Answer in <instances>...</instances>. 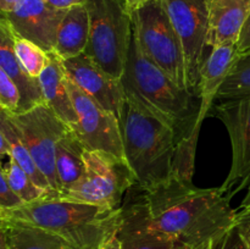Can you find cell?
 I'll return each mask as SVG.
<instances>
[{
  "label": "cell",
  "instance_id": "cell-20",
  "mask_svg": "<svg viewBox=\"0 0 250 249\" xmlns=\"http://www.w3.org/2000/svg\"><path fill=\"white\" fill-rule=\"evenodd\" d=\"M0 249H75L51 232L5 220H0Z\"/></svg>",
  "mask_w": 250,
  "mask_h": 249
},
{
  "label": "cell",
  "instance_id": "cell-23",
  "mask_svg": "<svg viewBox=\"0 0 250 249\" xmlns=\"http://www.w3.org/2000/svg\"><path fill=\"white\" fill-rule=\"evenodd\" d=\"M0 173L5 176L10 187L15 190V193L20 195L22 200L26 203L36 202L44 197L51 194H58L54 190H46L39 187L33 180L28 176V173L16 163L12 158H9L7 164L1 167Z\"/></svg>",
  "mask_w": 250,
  "mask_h": 249
},
{
  "label": "cell",
  "instance_id": "cell-19",
  "mask_svg": "<svg viewBox=\"0 0 250 249\" xmlns=\"http://www.w3.org/2000/svg\"><path fill=\"white\" fill-rule=\"evenodd\" d=\"M89 15L85 5L70 7L59 27L54 51L62 60L84 54L89 42Z\"/></svg>",
  "mask_w": 250,
  "mask_h": 249
},
{
  "label": "cell",
  "instance_id": "cell-14",
  "mask_svg": "<svg viewBox=\"0 0 250 249\" xmlns=\"http://www.w3.org/2000/svg\"><path fill=\"white\" fill-rule=\"evenodd\" d=\"M15 33L10 22L1 16L0 20V68L11 78L21 94L17 114L26 112L39 105L45 104L41 83L26 71L15 53Z\"/></svg>",
  "mask_w": 250,
  "mask_h": 249
},
{
  "label": "cell",
  "instance_id": "cell-8",
  "mask_svg": "<svg viewBox=\"0 0 250 249\" xmlns=\"http://www.w3.org/2000/svg\"><path fill=\"white\" fill-rule=\"evenodd\" d=\"M170 21L182 44L190 92L198 93L200 72L209 56V7L208 0H164Z\"/></svg>",
  "mask_w": 250,
  "mask_h": 249
},
{
  "label": "cell",
  "instance_id": "cell-30",
  "mask_svg": "<svg viewBox=\"0 0 250 249\" xmlns=\"http://www.w3.org/2000/svg\"><path fill=\"white\" fill-rule=\"evenodd\" d=\"M236 48L239 55L250 54V15L242 28L239 38L236 43Z\"/></svg>",
  "mask_w": 250,
  "mask_h": 249
},
{
  "label": "cell",
  "instance_id": "cell-35",
  "mask_svg": "<svg viewBox=\"0 0 250 249\" xmlns=\"http://www.w3.org/2000/svg\"><path fill=\"white\" fill-rule=\"evenodd\" d=\"M5 155H10V144L7 142L5 134L0 132V156L4 158Z\"/></svg>",
  "mask_w": 250,
  "mask_h": 249
},
{
  "label": "cell",
  "instance_id": "cell-27",
  "mask_svg": "<svg viewBox=\"0 0 250 249\" xmlns=\"http://www.w3.org/2000/svg\"><path fill=\"white\" fill-rule=\"evenodd\" d=\"M199 249H247L238 228L234 225L224 233L214 237L207 243L203 244Z\"/></svg>",
  "mask_w": 250,
  "mask_h": 249
},
{
  "label": "cell",
  "instance_id": "cell-13",
  "mask_svg": "<svg viewBox=\"0 0 250 249\" xmlns=\"http://www.w3.org/2000/svg\"><path fill=\"white\" fill-rule=\"evenodd\" d=\"M66 11L50 6L44 0H20L12 11L1 16L10 22L15 33L51 53L55 50L59 27Z\"/></svg>",
  "mask_w": 250,
  "mask_h": 249
},
{
  "label": "cell",
  "instance_id": "cell-32",
  "mask_svg": "<svg viewBox=\"0 0 250 249\" xmlns=\"http://www.w3.org/2000/svg\"><path fill=\"white\" fill-rule=\"evenodd\" d=\"M99 249H122L121 242H120L119 237H117V233L112 234L110 238H107Z\"/></svg>",
  "mask_w": 250,
  "mask_h": 249
},
{
  "label": "cell",
  "instance_id": "cell-3",
  "mask_svg": "<svg viewBox=\"0 0 250 249\" xmlns=\"http://www.w3.org/2000/svg\"><path fill=\"white\" fill-rule=\"evenodd\" d=\"M0 220L45 229L75 249H99L119 232L122 207L111 209L51 194L15 209L0 210Z\"/></svg>",
  "mask_w": 250,
  "mask_h": 249
},
{
  "label": "cell",
  "instance_id": "cell-6",
  "mask_svg": "<svg viewBox=\"0 0 250 249\" xmlns=\"http://www.w3.org/2000/svg\"><path fill=\"white\" fill-rule=\"evenodd\" d=\"M138 48L180 87L187 88L182 44L170 21L164 0H150L131 12Z\"/></svg>",
  "mask_w": 250,
  "mask_h": 249
},
{
  "label": "cell",
  "instance_id": "cell-29",
  "mask_svg": "<svg viewBox=\"0 0 250 249\" xmlns=\"http://www.w3.org/2000/svg\"><path fill=\"white\" fill-rule=\"evenodd\" d=\"M236 226L244 244H246V248L250 249V211H238L237 210Z\"/></svg>",
  "mask_w": 250,
  "mask_h": 249
},
{
  "label": "cell",
  "instance_id": "cell-25",
  "mask_svg": "<svg viewBox=\"0 0 250 249\" xmlns=\"http://www.w3.org/2000/svg\"><path fill=\"white\" fill-rule=\"evenodd\" d=\"M15 53L27 72L34 78H39L48 63L49 55L44 49L32 41L16 34L15 36Z\"/></svg>",
  "mask_w": 250,
  "mask_h": 249
},
{
  "label": "cell",
  "instance_id": "cell-31",
  "mask_svg": "<svg viewBox=\"0 0 250 249\" xmlns=\"http://www.w3.org/2000/svg\"><path fill=\"white\" fill-rule=\"evenodd\" d=\"M48 5L60 10H68L76 5H84L85 0H44Z\"/></svg>",
  "mask_w": 250,
  "mask_h": 249
},
{
  "label": "cell",
  "instance_id": "cell-18",
  "mask_svg": "<svg viewBox=\"0 0 250 249\" xmlns=\"http://www.w3.org/2000/svg\"><path fill=\"white\" fill-rule=\"evenodd\" d=\"M117 237L122 249H187L175 239L146 227L129 204L122 207V221Z\"/></svg>",
  "mask_w": 250,
  "mask_h": 249
},
{
  "label": "cell",
  "instance_id": "cell-9",
  "mask_svg": "<svg viewBox=\"0 0 250 249\" xmlns=\"http://www.w3.org/2000/svg\"><path fill=\"white\" fill-rule=\"evenodd\" d=\"M5 111V110H4ZM6 112L20 138L36 160L37 165L50 183L51 189L59 193L55 170L56 146L61 137L71 128L48 105H39L26 112Z\"/></svg>",
  "mask_w": 250,
  "mask_h": 249
},
{
  "label": "cell",
  "instance_id": "cell-34",
  "mask_svg": "<svg viewBox=\"0 0 250 249\" xmlns=\"http://www.w3.org/2000/svg\"><path fill=\"white\" fill-rule=\"evenodd\" d=\"M19 2L20 0H0V10H1V14H7V12L12 11Z\"/></svg>",
  "mask_w": 250,
  "mask_h": 249
},
{
  "label": "cell",
  "instance_id": "cell-12",
  "mask_svg": "<svg viewBox=\"0 0 250 249\" xmlns=\"http://www.w3.org/2000/svg\"><path fill=\"white\" fill-rule=\"evenodd\" d=\"M66 76L103 107L121 121L126 106V95L121 80L112 77L85 54L62 60Z\"/></svg>",
  "mask_w": 250,
  "mask_h": 249
},
{
  "label": "cell",
  "instance_id": "cell-24",
  "mask_svg": "<svg viewBox=\"0 0 250 249\" xmlns=\"http://www.w3.org/2000/svg\"><path fill=\"white\" fill-rule=\"evenodd\" d=\"M246 95H250V54L239 55L220 88L216 99H231Z\"/></svg>",
  "mask_w": 250,
  "mask_h": 249
},
{
  "label": "cell",
  "instance_id": "cell-2",
  "mask_svg": "<svg viewBox=\"0 0 250 249\" xmlns=\"http://www.w3.org/2000/svg\"><path fill=\"white\" fill-rule=\"evenodd\" d=\"M126 100L165 124L177 136L176 177L192 183L200 127V97L182 88L151 62L132 37L126 70L121 78Z\"/></svg>",
  "mask_w": 250,
  "mask_h": 249
},
{
  "label": "cell",
  "instance_id": "cell-16",
  "mask_svg": "<svg viewBox=\"0 0 250 249\" xmlns=\"http://www.w3.org/2000/svg\"><path fill=\"white\" fill-rule=\"evenodd\" d=\"M239 58L236 44H226L212 48L209 56L205 60L200 72L199 93L200 100V122L203 124L207 115L211 111L217 98L220 88L231 72L234 62Z\"/></svg>",
  "mask_w": 250,
  "mask_h": 249
},
{
  "label": "cell",
  "instance_id": "cell-36",
  "mask_svg": "<svg viewBox=\"0 0 250 249\" xmlns=\"http://www.w3.org/2000/svg\"><path fill=\"white\" fill-rule=\"evenodd\" d=\"M239 211H250V183L248 186V193H247V195H246V198L243 199V202L241 203Z\"/></svg>",
  "mask_w": 250,
  "mask_h": 249
},
{
  "label": "cell",
  "instance_id": "cell-1",
  "mask_svg": "<svg viewBox=\"0 0 250 249\" xmlns=\"http://www.w3.org/2000/svg\"><path fill=\"white\" fill-rule=\"evenodd\" d=\"M146 227L199 249L236 225L237 210L221 188H198L172 177L129 203Z\"/></svg>",
  "mask_w": 250,
  "mask_h": 249
},
{
  "label": "cell",
  "instance_id": "cell-26",
  "mask_svg": "<svg viewBox=\"0 0 250 249\" xmlns=\"http://www.w3.org/2000/svg\"><path fill=\"white\" fill-rule=\"evenodd\" d=\"M21 94L14 81L0 68V107L7 112H17Z\"/></svg>",
  "mask_w": 250,
  "mask_h": 249
},
{
  "label": "cell",
  "instance_id": "cell-5",
  "mask_svg": "<svg viewBox=\"0 0 250 249\" xmlns=\"http://www.w3.org/2000/svg\"><path fill=\"white\" fill-rule=\"evenodd\" d=\"M89 15V42L84 54L112 77L121 80L126 70L133 27L121 0H85Z\"/></svg>",
  "mask_w": 250,
  "mask_h": 249
},
{
  "label": "cell",
  "instance_id": "cell-4",
  "mask_svg": "<svg viewBox=\"0 0 250 249\" xmlns=\"http://www.w3.org/2000/svg\"><path fill=\"white\" fill-rule=\"evenodd\" d=\"M120 124L125 156L142 190L176 177L178 142L172 128L128 100Z\"/></svg>",
  "mask_w": 250,
  "mask_h": 249
},
{
  "label": "cell",
  "instance_id": "cell-11",
  "mask_svg": "<svg viewBox=\"0 0 250 249\" xmlns=\"http://www.w3.org/2000/svg\"><path fill=\"white\" fill-rule=\"evenodd\" d=\"M211 112L225 124L231 141V170L220 188L226 195L234 189L233 195L250 183V95L220 100Z\"/></svg>",
  "mask_w": 250,
  "mask_h": 249
},
{
  "label": "cell",
  "instance_id": "cell-7",
  "mask_svg": "<svg viewBox=\"0 0 250 249\" xmlns=\"http://www.w3.org/2000/svg\"><path fill=\"white\" fill-rule=\"evenodd\" d=\"M138 185L126 158L104 150L84 151V173L59 198L119 209L125 193Z\"/></svg>",
  "mask_w": 250,
  "mask_h": 249
},
{
  "label": "cell",
  "instance_id": "cell-17",
  "mask_svg": "<svg viewBox=\"0 0 250 249\" xmlns=\"http://www.w3.org/2000/svg\"><path fill=\"white\" fill-rule=\"evenodd\" d=\"M48 63L38 78L45 105H48L67 126L76 129L77 115L67 89V77L63 70L62 59L55 51L48 53Z\"/></svg>",
  "mask_w": 250,
  "mask_h": 249
},
{
  "label": "cell",
  "instance_id": "cell-22",
  "mask_svg": "<svg viewBox=\"0 0 250 249\" xmlns=\"http://www.w3.org/2000/svg\"><path fill=\"white\" fill-rule=\"evenodd\" d=\"M0 132L5 134L7 142L10 144V155L9 158H12L27 173L29 177L39 186L46 190H53L50 187V183L48 182L44 173L42 172L41 168L37 165L36 160L33 159L32 154L24 145L22 139L20 138L16 128L14 127L12 122L7 117L6 112L4 110L0 111ZM55 192V190H54Z\"/></svg>",
  "mask_w": 250,
  "mask_h": 249
},
{
  "label": "cell",
  "instance_id": "cell-10",
  "mask_svg": "<svg viewBox=\"0 0 250 249\" xmlns=\"http://www.w3.org/2000/svg\"><path fill=\"white\" fill-rule=\"evenodd\" d=\"M67 77V76H66ZM67 89L77 115L76 132L88 150H104L125 156L124 139L120 120L85 94L67 77Z\"/></svg>",
  "mask_w": 250,
  "mask_h": 249
},
{
  "label": "cell",
  "instance_id": "cell-15",
  "mask_svg": "<svg viewBox=\"0 0 250 249\" xmlns=\"http://www.w3.org/2000/svg\"><path fill=\"white\" fill-rule=\"evenodd\" d=\"M208 48L236 44L250 15V0H208Z\"/></svg>",
  "mask_w": 250,
  "mask_h": 249
},
{
  "label": "cell",
  "instance_id": "cell-28",
  "mask_svg": "<svg viewBox=\"0 0 250 249\" xmlns=\"http://www.w3.org/2000/svg\"><path fill=\"white\" fill-rule=\"evenodd\" d=\"M22 204H24L23 200L10 187L5 176L0 173V210L15 209Z\"/></svg>",
  "mask_w": 250,
  "mask_h": 249
},
{
  "label": "cell",
  "instance_id": "cell-21",
  "mask_svg": "<svg viewBox=\"0 0 250 249\" xmlns=\"http://www.w3.org/2000/svg\"><path fill=\"white\" fill-rule=\"evenodd\" d=\"M84 144L72 128L68 129L56 146L55 170L59 193L66 192L82 178L84 173Z\"/></svg>",
  "mask_w": 250,
  "mask_h": 249
},
{
  "label": "cell",
  "instance_id": "cell-33",
  "mask_svg": "<svg viewBox=\"0 0 250 249\" xmlns=\"http://www.w3.org/2000/svg\"><path fill=\"white\" fill-rule=\"evenodd\" d=\"M121 1L124 2L125 6L127 7V10H128L129 14H131L134 10H137L139 6L144 5L146 2L150 1V0H121Z\"/></svg>",
  "mask_w": 250,
  "mask_h": 249
}]
</instances>
